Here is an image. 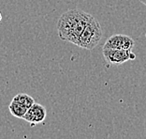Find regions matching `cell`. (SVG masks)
Here are the masks:
<instances>
[{"label": "cell", "instance_id": "obj_8", "mask_svg": "<svg viewBox=\"0 0 146 139\" xmlns=\"http://www.w3.org/2000/svg\"><path fill=\"white\" fill-rule=\"evenodd\" d=\"M139 1H140L141 4H143V5L146 6V0H139Z\"/></svg>", "mask_w": 146, "mask_h": 139}, {"label": "cell", "instance_id": "obj_5", "mask_svg": "<svg viewBox=\"0 0 146 139\" xmlns=\"http://www.w3.org/2000/svg\"><path fill=\"white\" fill-rule=\"evenodd\" d=\"M46 116H47L46 108L42 104L35 102L30 108H28L23 120L30 123L31 126H35L36 124L41 123V122L44 121Z\"/></svg>", "mask_w": 146, "mask_h": 139}, {"label": "cell", "instance_id": "obj_9", "mask_svg": "<svg viewBox=\"0 0 146 139\" xmlns=\"http://www.w3.org/2000/svg\"><path fill=\"white\" fill-rule=\"evenodd\" d=\"M1 20H2V14H1V12H0V22H1Z\"/></svg>", "mask_w": 146, "mask_h": 139}, {"label": "cell", "instance_id": "obj_7", "mask_svg": "<svg viewBox=\"0 0 146 139\" xmlns=\"http://www.w3.org/2000/svg\"><path fill=\"white\" fill-rule=\"evenodd\" d=\"M12 100L20 102V104H23L24 106H25L27 109L30 108L36 102L34 99H33V97H31L30 95L25 94V93H19L16 95L15 97H13Z\"/></svg>", "mask_w": 146, "mask_h": 139}, {"label": "cell", "instance_id": "obj_4", "mask_svg": "<svg viewBox=\"0 0 146 139\" xmlns=\"http://www.w3.org/2000/svg\"><path fill=\"white\" fill-rule=\"evenodd\" d=\"M135 41L131 37L124 34H116L111 36L103 45L105 49H121V50H132Z\"/></svg>", "mask_w": 146, "mask_h": 139}, {"label": "cell", "instance_id": "obj_2", "mask_svg": "<svg viewBox=\"0 0 146 139\" xmlns=\"http://www.w3.org/2000/svg\"><path fill=\"white\" fill-rule=\"evenodd\" d=\"M102 36H103V30L101 25L98 20L93 16L90 22L80 35L76 45L86 50H93L100 42Z\"/></svg>", "mask_w": 146, "mask_h": 139}, {"label": "cell", "instance_id": "obj_1", "mask_svg": "<svg viewBox=\"0 0 146 139\" xmlns=\"http://www.w3.org/2000/svg\"><path fill=\"white\" fill-rule=\"evenodd\" d=\"M93 15L79 9H69L60 16L57 22L58 36L62 41L76 45L80 35L90 22Z\"/></svg>", "mask_w": 146, "mask_h": 139}, {"label": "cell", "instance_id": "obj_3", "mask_svg": "<svg viewBox=\"0 0 146 139\" xmlns=\"http://www.w3.org/2000/svg\"><path fill=\"white\" fill-rule=\"evenodd\" d=\"M102 54L106 62L111 65H120L129 60H134L136 58V55L131 50L103 48Z\"/></svg>", "mask_w": 146, "mask_h": 139}, {"label": "cell", "instance_id": "obj_6", "mask_svg": "<svg viewBox=\"0 0 146 139\" xmlns=\"http://www.w3.org/2000/svg\"><path fill=\"white\" fill-rule=\"evenodd\" d=\"M9 111H11V114L13 116V117L19 118H24L25 113L28 110L25 106H24V105L21 104L20 102H16L14 100H12L11 104H9Z\"/></svg>", "mask_w": 146, "mask_h": 139}]
</instances>
